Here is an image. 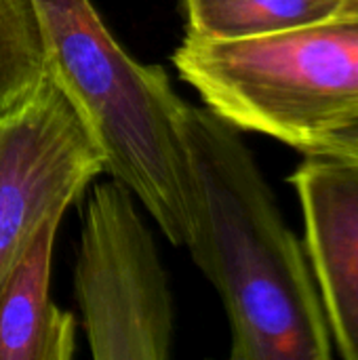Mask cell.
Here are the masks:
<instances>
[{"label":"cell","mask_w":358,"mask_h":360,"mask_svg":"<svg viewBox=\"0 0 358 360\" xmlns=\"http://www.w3.org/2000/svg\"><path fill=\"white\" fill-rule=\"evenodd\" d=\"M291 184L331 342L344 359L358 360V158L306 154Z\"/></svg>","instance_id":"8992f818"},{"label":"cell","mask_w":358,"mask_h":360,"mask_svg":"<svg viewBox=\"0 0 358 360\" xmlns=\"http://www.w3.org/2000/svg\"><path fill=\"white\" fill-rule=\"evenodd\" d=\"M181 141L190 169L186 247L217 289L234 360H329V323L306 251L285 224L238 129L186 103Z\"/></svg>","instance_id":"6da1fadb"},{"label":"cell","mask_w":358,"mask_h":360,"mask_svg":"<svg viewBox=\"0 0 358 360\" xmlns=\"http://www.w3.org/2000/svg\"><path fill=\"white\" fill-rule=\"evenodd\" d=\"M173 63L219 118L304 154L358 116V15L236 40L186 34Z\"/></svg>","instance_id":"3957f363"},{"label":"cell","mask_w":358,"mask_h":360,"mask_svg":"<svg viewBox=\"0 0 358 360\" xmlns=\"http://www.w3.org/2000/svg\"><path fill=\"white\" fill-rule=\"evenodd\" d=\"M74 287L93 359H169L173 297L167 272L133 192L114 177L89 196Z\"/></svg>","instance_id":"277c9868"},{"label":"cell","mask_w":358,"mask_h":360,"mask_svg":"<svg viewBox=\"0 0 358 360\" xmlns=\"http://www.w3.org/2000/svg\"><path fill=\"white\" fill-rule=\"evenodd\" d=\"M53 72L78 101L103 152V171L124 184L177 247L192 232L190 169L181 141L186 101L160 65L133 59L91 0H36Z\"/></svg>","instance_id":"7a4b0ae2"},{"label":"cell","mask_w":358,"mask_h":360,"mask_svg":"<svg viewBox=\"0 0 358 360\" xmlns=\"http://www.w3.org/2000/svg\"><path fill=\"white\" fill-rule=\"evenodd\" d=\"M49 70L51 57L36 0H0V110L23 97Z\"/></svg>","instance_id":"9c48e42d"},{"label":"cell","mask_w":358,"mask_h":360,"mask_svg":"<svg viewBox=\"0 0 358 360\" xmlns=\"http://www.w3.org/2000/svg\"><path fill=\"white\" fill-rule=\"evenodd\" d=\"M99 173L91 122L51 65L0 110V287L40 226L63 217Z\"/></svg>","instance_id":"5b68a950"},{"label":"cell","mask_w":358,"mask_h":360,"mask_svg":"<svg viewBox=\"0 0 358 360\" xmlns=\"http://www.w3.org/2000/svg\"><path fill=\"white\" fill-rule=\"evenodd\" d=\"M306 154H342L358 158V116L325 133Z\"/></svg>","instance_id":"30bf717a"},{"label":"cell","mask_w":358,"mask_h":360,"mask_svg":"<svg viewBox=\"0 0 358 360\" xmlns=\"http://www.w3.org/2000/svg\"><path fill=\"white\" fill-rule=\"evenodd\" d=\"M61 217L46 219L0 287V360H70L76 321L51 302V264Z\"/></svg>","instance_id":"52a82bcc"},{"label":"cell","mask_w":358,"mask_h":360,"mask_svg":"<svg viewBox=\"0 0 358 360\" xmlns=\"http://www.w3.org/2000/svg\"><path fill=\"white\" fill-rule=\"evenodd\" d=\"M340 15H358V0H346Z\"/></svg>","instance_id":"8fae6325"},{"label":"cell","mask_w":358,"mask_h":360,"mask_svg":"<svg viewBox=\"0 0 358 360\" xmlns=\"http://www.w3.org/2000/svg\"><path fill=\"white\" fill-rule=\"evenodd\" d=\"M346 0H184L188 32L203 40L268 36L338 17Z\"/></svg>","instance_id":"ba28073f"}]
</instances>
